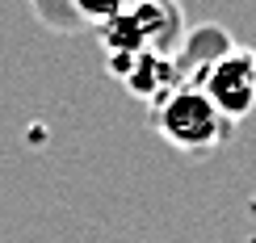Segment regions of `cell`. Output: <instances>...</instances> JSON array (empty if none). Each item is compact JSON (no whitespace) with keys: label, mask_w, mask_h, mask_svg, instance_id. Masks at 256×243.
Listing matches in <instances>:
<instances>
[{"label":"cell","mask_w":256,"mask_h":243,"mask_svg":"<svg viewBox=\"0 0 256 243\" xmlns=\"http://www.w3.org/2000/svg\"><path fill=\"white\" fill-rule=\"evenodd\" d=\"M189 84H198L206 92V101L227 118L231 126L244 122L256 109V50L231 46L227 38L218 42L210 55H202L189 67Z\"/></svg>","instance_id":"3957f363"},{"label":"cell","mask_w":256,"mask_h":243,"mask_svg":"<svg viewBox=\"0 0 256 243\" xmlns=\"http://www.w3.org/2000/svg\"><path fill=\"white\" fill-rule=\"evenodd\" d=\"M152 118H156V130L164 134V143H172L176 151L185 155H210L227 143L231 134V122L222 118L214 105L206 101V92L198 84H176L168 88L164 97L152 105Z\"/></svg>","instance_id":"6da1fadb"},{"label":"cell","mask_w":256,"mask_h":243,"mask_svg":"<svg viewBox=\"0 0 256 243\" xmlns=\"http://www.w3.org/2000/svg\"><path fill=\"white\" fill-rule=\"evenodd\" d=\"M101 42L114 55V67L143 59V55H172L180 46V4L176 0H130V8L101 25Z\"/></svg>","instance_id":"7a4b0ae2"}]
</instances>
